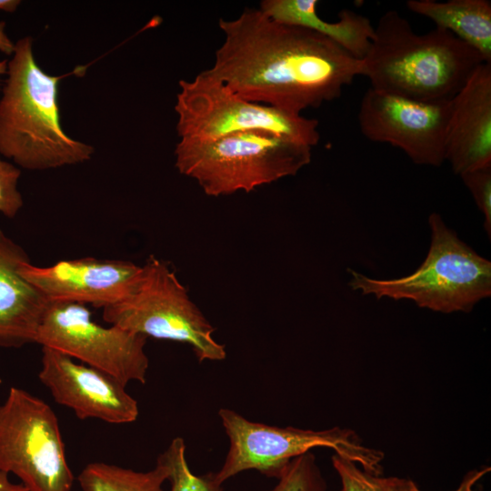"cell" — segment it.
I'll use <instances>...</instances> for the list:
<instances>
[{"label": "cell", "mask_w": 491, "mask_h": 491, "mask_svg": "<svg viewBox=\"0 0 491 491\" xmlns=\"http://www.w3.org/2000/svg\"><path fill=\"white\" fill-rule=\"evenodd\" d=\"M218 25L225 40L206 71L246 101L300 115L338 98L361 75V60L335 42L259 9Z\"/></svg>", "instance_id": "obj_1"}, {"label": "cell", "mask_w": 491, "mask_h": 491, "mask_svg": "<svg viewBox=\"0 0 491 491\" xmlns=\"http://www.w3.org/2000/svg\"><path fill=\"white\" fill-rule=\"evenodd\" d=\"M361 63L370 88L431 102L451 100L485 61L451 33L436 27L416 34L407 19L389 10L375 26Z\"/></svg>", "instance_id": "obj_2"}, {"label": "cell", "mask_w": 491, "mask_h": 491, "mask_svg": "<svg viewBox=\"0 0 491 491\" xmlns=\"http://www.w3.org/2000/svg\"><path fill=\"white\" fill-rule=\"evenodd\" d=\"M60 76L36 64L29 36L15 44L0 99V155L28 170L83 163L93 146L67 135L57 102Z\"/></svg>", "instance_id": "obj_3"}, {"label": "cell", "mask_w": 491, "mask_h": 491, "mask_svg": "<svg viewBox=\"0 0 491 491\" xmlns=\"http://www.w3.org/2000/svg\"><path fill=\"white\" fill-rule=\"evenodd\" d=\"M178 172L206 195L251 192L295 175L312 158V147L267 131L231 134L211 141L183 140L175 149Z\"/></svg>", "instance_id": "obj_4"}, {"label": "cell", "mask_w": 491, "mask_h": 491, "mask_svg": "<svg viewBox=\"0 0 491 491\" xmlns=\"http://www.w3.org/2000/svg\"><path fill=\"white\" fill-rule=\"evenodd\" d=\"M431 244L422 265L396 279L370 278L352 269L349 286L363 295L410 299L436 312H470L491 296V262L476 253L449 229L438 214L429 215Z\"/></svg>", "instance_id": "obj_5"}, {"label": "cell", "mask_w": 491, "mask_h": 491, "mask_svg": "<svg viewBox=\"0 0 491 491\" xmlns=\"http://www.w3.org/2000/svg\"><path fill=\"white\" fill-rule=\"evenodd\" d=\"M110 325L156 339L191 346L199 362L225 359L215 328L191 300L169 266L153 256L140 266L124 296L103 308Z\"/></svg>", "instance_id": "obj_6"}, {"label": "cell", "mask_w": 491, "mask_h": 491, "mask_svg": "<svg viewBox=\"0 0 491 491\" xmlns=\"http://www.w3.org/2000/svg\"><path fill=\"white\" fill-rule=\"evenodd\" d=\"M218 416L229 439L225 459L215 473L220 484L252 469L278 479L294 458L316 447L330 448L365 471L382 475L384 453L363 445L352 429L274 426L250 421L229 408L219 409Z\"/></svg>", "instance_id": "obj_7"}, {"label": "cell", "mask_w": 491, "mask_h": 491, "mask_svg": "<svg viewBox=\"0 0 491 491\" xmlns=\"http://www.w3.org/2000/svg\"><path fill=\"white\" fill-rule=\"evenodd\" d=\"M175 111L183 140L211 141L246 131H267L314 146L318 121L246 101L206 70L193 80H180Z\"/></svg>", "instance_id": "obj_8"}, {"label": "cell", "mask_w": 491, "mask_h": 491, "mask_svg": "<svg viewBox=\"0 0 491 491\" xmlns=\"http://www.w3.org/2000/svg\"><path fill=\"white\" fill-rule=\"evenodd\" d=\"M0 470L29 491H71L74 483L55 413L15 386L0 406Z\"/></svg>", "instance_id": "obj_9"}, {"label": "cell", "mask_w": 491, "mask_h": 491, "mask_svg": "<svg viewBox=\"0 0 491 491\" xmlns=\"http://www.w3.org/2000/svg\"><path fill=\"white\" fill-rule=\"evenodd\" d=\"M146 339L114 325L95 323L85 305L49 301L35 343L78 359L126 386L131 381H146Z\"/></svg>", "instance_id": "obj_10"}, {"label": "cell", "mask_w": 491, "mask_h": 491, "mask_svg": "<svg viewBox=\"0 0 491 491\" xmlns=\"http://www.w3.org/2000/svg\"><path fill=\"white\" fill-rule=\"evenodd\" d=\"M451 100L417 101L369 88L362 97L358 124L369 140L400 148L416 165L446 161Z\"/></svg>", "instance_id": "obj_11"}, {"label": "cell", "mask_w": 491, "mask_h": 491, "mask_svg": "<svg viewBox=\"0 0 491 491\" xmlns=\"http://www.w3.org/2000/svg\"><path fill=\"white\" fill-rule=\"evenodd\" d=\"M39 380L55 401L71 408L80 419L96 418L127 424L139 415L137 401L112 376L55 349L42 346Z\"/></svg>", "instance_id": "obj_12"}, {"label": "cell", "mask_w": 491, "mask_h": 491, "mask_svg": "<svg viewBox=\"0 0 491 491\" xmlns=\"http://www.w3.org/2000/svg\"><path fill=\"white\" fill-rule=\"evenodd\" d=\"M140 266L126 260L83 257L45 267L27 260L20 264L19 272L49 301L104 308L124 296Z\"/></svg>", "instance_id": "obj_13"}, {"label": "cell", "mask_w": 491, "mask_h": 491, "mask_svg": "<svg viewBox=\"0 0 491 491\" xmlns=\"http://www.w3.org/2000/svg\"><path fill=\"white\" fill-rule=\"evenodd\" d=\"M446 144V161L459 175L491 165V63L451 99Z\"/></svg>", "instance_id": "obj_14"}, {"label": "cell", "mask_w": 491, "mask_h": 491, "mask_svg": "<svg viewBox=\"0 0 491 491\" xmlns=\"http://www.w3.org/2000/svg\"><path fill=\"white\" fill-rule=\"evenodd\" d=\"M26 252L0 229V346L35 343L49 300L22 276Z\"/></svg>", "instance_id": "obj_15"}, {"label": "cell", "mask_w": 491, "mask_h": 491, "mask_svg": "<svg viewBox=\"0 0 491 491\" xmlns=\"http://www.w3.org/2000/svg\"><path fill=\"white\" fill-rule=\"evenodd\" d=\"M317 4V0H263L259 10L278 23L316 32L335 42L356 59H364L375 30L369 18L344 9L339 12L336 22H327L318 16Z\"/></svg>", "instance_id": "obj_16"}, {"label": "cell", "mask_w": 491, "mask_h": 491, "mask_svg": "<svg viewBox=\"0 0 491 491\" xmlns=\"http://www.w3.org/2000/svg\"><path fill=\"white\" fill-rule=\"evenodd\" d=\"M413 13L432 20L491 63V2L489 0H408Z\"/></svg>", "instance_id": "obj_17"}, {"label": "cell", "mask_w": 491, "mask_h": 491, "mask_svg": "<svg viewBox=\"0 0 491 491\" xmlns=\"http://www.w3.org/2000/svg\"><path fill=\"white\" fill-rule=\"evenodd\" d=\"M167 476L166 466L158 461L146 472L95 462L88 464L77 479L83 491H163Z\"/></svg>", "instance_id": "obj_18"}, {"label": "cell", "mask_w": 491, "mask_h": 491, "mask_svg": "<svg viewBox=\"0 0 491 491\" xmlns=\"http://www.w3.org/2000/svg\"><path fill=\"white\" fill-rule=\"evenodd\" d=\"M156 461L166 466L170 491H224L214 472L195 475L185 457V444L182 437H175Z\"/></svg>", "instance_id": "obj_19"}, {"label": "cell", "mask_w": 491, "mask_h": 491, "mask_svg": "<svg viewBox=\"0 0 491 491\" xmlns=\"http://www.w3.org/2000/svg\"><path fill=\"white\" fill-rule=\"evenodd\" d=\"M331 460L341 481L340 491H421L410 478L368 473L336 453Z\"/></svg>", "instance_id": "obj_20"}, {"label": "cell", "mask_w": 491, "mask_h": 491, "mask_svg": "<svg viewBox=\"0 0 491 491\" xmlns=\"http://www.w3.org/2000/svg\"><path fill=\"white\" fill-rule=\"evenodd\" d=\"M266 491H327V486L316 456L309 451L294 458L277 484Z\"/></svg>", "instance_id": "obj_21"}, {"label": "cell", "mask_w": 491, "mask_h": 491, "mask_svg": "<svg viewBox=\"0 0 491 491\" xmlns=\"http://www.w3.org/2000/svg\"><path fill=\"white\" fill-rule=\"evenodd\" d=\"M461 178L485 216V230L491 236V165L462 174Z\"/></svg>", "instance_id": "obj_22"}, {"label": "cell", "mask_w": 491, "mask_h": 491, "mask_svg": "<svg viewBox=\"0 0 491 491\" xmlns=\"http://www.w3.org/2000/svg\"><path fill=\"white\" fill-rule=\"evenodd\" d=\"M20 175L17 167L0 157V212L9 218L15 217L23 206V198L17 190Z\"/></svg>", "instance_id": "obj_23"}, {"label": "cell", "mask_w": 491, "mask_h": 491, "mask_svg": "<svg viewBox=\"0 0 491 491\" xmlns=\"http://www.w3.org/2000/svg\"><path fill=\"white\" fill-rule=\"evenodd\" d=\"M490 466H486L481 469H476L467 473L459 486L453 491H474L476 484L490 472Z\"/></svg>", "instance_id": "obj_24"}, {"label": "cell", "mask_w": 491, "mask_h": 491, "mask_svg": "<svg viewBox=\"0 0 491 491\" xmlns=\"http://www.w3.org/2000/svg\"><path fill=\"white\" fill-rule=\"evenodd\" d=\"M5 22H0V51L7 55H12L15 50V44L5 34Z\"/></svg>", "instance_id": "obj_25"}, {"label": "cell", "mask_w": 491, "mask_h": 491, "mask_svg": "<svg viewBox=\"0 0 491 491\" xmlns=\"http://www.w3.org/2000/svg\"><path fill=\"white\" fill-rule=\"evenodd\" d=\"M0 491H29L22 483L14 484L8 479V474L0 470Z\"/></svg>", "instance_id": "obj_26"}, {"label": "cell", "mask_w": 491, "mask_h": 491, "mask_svg": "<svg viewBox=\"0 0 491 491\" xmlns=\"http://www.w3.org/2000/svg\"><path fill=\"white\" fill-rule=\"evenodd\" d=\"M20 5L19 0H0V10L13 13Z\"/></svg>", "instance_id": "obj_27"}, {"label": "cell", "mask_w": 491, "mask_h": 491, "mask_svg": "<svg viewBox=\"0 0 491 491\" xmlns=\"http://www.w3.org/2000/svg\"><path fill=\"white\" fill-rule=\"evenodd\" d=\"M7 61H0V75L7 73Z\"/></svg>", "instance_id": "obj_28"}, {"label": "cell", "mask_w": 491, "mask_h": 491, "mask_svg": "<svg viewBox=\"0 0 491 491\" xmlns=\"http://www.w3.org/2000/svg\"><path fill=\"white\" fill-rule=\"evenodd\" d=\"M2 382V380L0 379V383Z\"/></svg>", "instance_id": "obj_29"}]
</instances>
